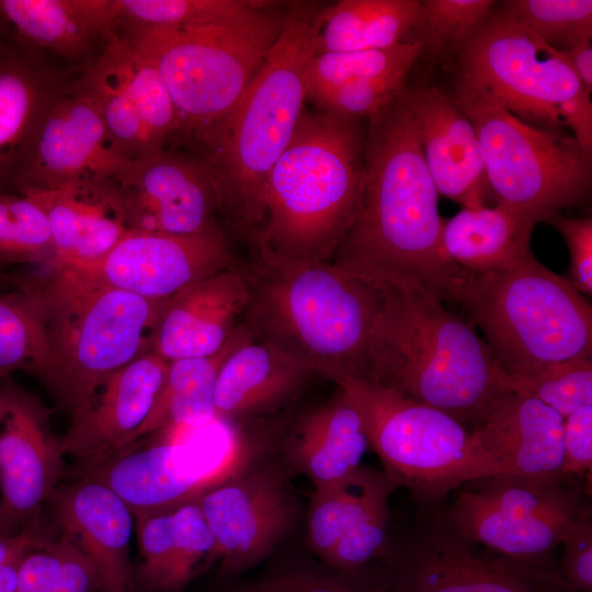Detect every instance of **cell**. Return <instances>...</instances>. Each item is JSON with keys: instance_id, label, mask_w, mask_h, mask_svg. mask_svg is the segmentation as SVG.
<instances>
[{"instance_id": "d6986e66", "label": "cell", "mask_w": 592, "mask_h": 592, "mask_svg": "<svg viewBox=\"0 0 592 592\" xmlns=\"http://www.w3.org/2000/svg\"><path fill=\"white\" fill-rule=\"evenodd\" d=\"M125 158L94 105L69 82L46 112L18 185L41 190L113 180Z\"/></svg>"}, {"instance_id": "4316f807", "label": "cell", "mask_w": 592, "mask_h": 592, "mask_svg": "<svg viewBox=\"0 0 592 592\" xmlns=\"http://www.w3.org/2000/svg\"><path fill=\"white\" fill-rule=\"evenodd\" d=\"M471 432L501 475L561 476L563 418L533 397L506 392Z\"/></svg>"}, {"instance_id": "bcb514c9", "label": "cell", "mask_w": 592, "mask_h": 592, "mask_svg": "<svg viewBox=\"0 0 592 592\" xmlns=\"http://www.w3.org/2000/svg\"><path fill=\"white\" fill-rule=\"evenodd\" d=\"M563 555L560 577L569 592H592L591 513L576 519L561 536Z\"/></svg>"}, {"instance_id": "603a6c76", "label": "cell", "mask_w": 592, "mask_h": 592, "mask_svg": "<svg viewBox=\"0 0 592 592\" xmlns=\"http://www.w3.org/2000/svg\"><path fill=\"white\" fill-rule=\"evenodd\" d=\"M409 98L437 193L464 208L485 207L494 195L478 134L467 114L453 94L436 87L409 88Z\"/></svg>"}, {"instance_id": "6f0895ef", "label": "cell", "mask_w": 592, "mask_h": 592, "mask_svg": "<svg viewBox=\"0 0 592 592\" xmlns=\"http://www.w3.org/2000/svg\"><path fill=\"white\" fill-rule=\"evenodd\" d=\"M7 377V375H4L3 373L0 372V379Z\"/></svg>"}, {"instance_id": "52a82bcc", "label": "cell", "mask_w": 592, "mask_h": 592, "mask_svg": "<svg viewBox=\"0 0 592 592\" xmlns=\"http://www.w3.org/2000/svg\"><path fill=\"white\" fill-rule=\"evenodd\" d=\"M451 301L482 330L505 374L591 356V305L532 252L483 272L463 269Z\"/></svg>"}, {"instance_id": "11a10c76", "label": "cell", "mask_w": 592, "mask_h": 592, "mask_svg": "<svg viewBox=\"0 0 592 592\" xmlns=\"http://www.w3.org/2000/svg\"><path fill=\"white\" fill-rule=\"evenodd\" d=\"M11 27L4 15L2 14L0 10V35L8 32V29Z\"/></svg>"}, {"instance_id": "f907efd6", "label": "cell", "mask_w": 592, "mask_h": 592, "mask_svg": "<svg viewBox=\"0 0 592 592\" xmlns=\"http://www.w3.org/2000/svg\"><path fill=\"white\" fill-rule=\"evenodd\" d=\"M47 540L32 528L14 535L0 536V568L25 556L29 551L43 546Z\"/></svg>"}, {"instance_id": "277c9868", "label": "cell", "mask_w": 592, "mask_h": 592, "mask_svg": "<svg viewBox=\"0 0 592 592\" xmlns=\"http://www.w3.org/2000/svg\"><path fill=\"white\" fill-rule=\"evenodd\" d=\"M248 303L242 322L334 384L366 377L368 339L380 291L331 262L301 261L263 249L242 261Z\"/></svg>"}, {"instance_id": "ba28073f", "label": "cell", "mask_w": 592, "mask_h": 592, "mask_svg": "<svg viewBox=\"0 0 592 592\" xmlns=\"http://www.w3.org/2000/svg\"><path fill=\"white\" fill-rule=\"evenodd\" d=\"M289 3L266 1L195 27L121 30L155 60L180 118L182 145L190 147L237 101L282 33Z\"/></svg>"}, {"instance_id": "4fadbf2b", "label": "cell", "mask_w": 592, "mask_h": 592, "mask_svg": "<svg viewBox=\"0 0 592 592\" xmlns=\"http://www.w3.org/2000/svg\"><path fill=\"white\" fill-rule=\"evenodd\" d=\"M569 478L493 475L469 481L445 520L469 544L546 565L569 524L590 513L579 492L566 485Z\"/></svg>"}, {"instance_id": "74e56055", "label": "cell", "mask_w": 592, "mask_h": 592, "mask_svg": "<svg viewBox=\"0 0 592 592\" xmlns=\"http://www.w3.org/2000/svg\"><path fill=\"white\" fill-rule=\"evenodd\" d=\"M501 12L557 49L591 41V0H510Z\"/></svg>"}, {"instance_id": "681fc988", "label": "cell", "mask_w": 592, "mask_h": 592, "mask_svg": "<svg viewBox=\"0 0 592 592\" xmlns=\"http://www.w3.org/2000/svg\"><path fill=\"white\" fill-rule=\"evenodd\" d=\"M66 544L67 538L61 535L29 551L20 562L14 592H47L59 572Z\"/></svg>"}, {"instance_id": "484cf974", "label": "cell", "mask_w": 592, "mask_h": 592, "mask_svg": "<svg viewBox=\"0 0 592 592\" xmlns=\"http://www.w3.org/2000/svg\"><path fill=\"white\" fill-rule=\"evenodd\" d=\"M318 377L310 366L252 338L237 346L218 371L215 417L237 425L241 420L275 413L296 400Z\"/></svg>"}, {"instance_id": "d4e9b609", "label": "cell", "mask_w": 592, "mask_h": 592, "mask_svg": "<svg viewBox=\"0 0 592 592\" xmlns=\"http://www.w3.org/2000/svg\"><path fill=\"white\" fill-rule=\"evenodd\" d=\"M242 261L168 299L151 351L168 362L217 353L242 321L248 303Z\"/></svg>"}, {"instance_id": "6da1fadb", "label": "cell", "mask_w": 592, "mask_h": 592, "mask_svg": "<svg viewBox=\"0 0 592 592\" xmlns=\"http://www.w3.org/2000/svg\"><path fill=\"white\" fill-rule=\"evenodd\" d=\"M443 220L405 86L367 116L357 214L330 262L377 289L418 285L451 300L463 269L444 253Z\"/></svg>"}, {"instance_id": "d590c367", "label": "cell", "mask_w": 592, "mask_h": 592, "mask_svg": "<svg viewBox=\"0 0 592 592\" xmlns=\"http://www.w3.org/2000/svg\"><path fill=\"white\" fill-rule=\"evenodd\" d=\"M52 366L50 349L37 307L22 288L0 284V372L16 369L42 383Z\"/></svg>"}, {"instance_id": "f6af8a7d", "label": "cell", "mask_w": 592, "mask_h": 592, "mask_svg": "<svg viewBox=\"0 0 592 592\" xmlns=\"http://www.w3.org/2000/svg\"><path fill=\"white\" fill-rule=\"evenodd\" d=\"M388 528V500H384L340 538L326 561L340 572L361 570L387 550Z\"/></svg>"}, {"instance_id": "b9f144b4", "label": "cell", "mask_w": 592, "mask_h": 592, "mask_svg": "<svg viewBox=\"0 0 592 592\" xmlns=\"http://www.w3.org/2000/svg\"><path fill=\"white\" fill-rule=\"evenodd\" d=\"M174 559L167 592L183 589L198 572L215 560V539L196 502L172 510Z\"/></svg>"}, {"instance_id": "c3c4849f", "label": "cell", "mask_w": 592, "mask_h": 592, "mask_svg": "<svg viewBox=\"0 0 592 592\" xmlns=\"http://www.w3.org/2000/svg\"><path fill=\"white\" fill-rule=\"evenodd\" d=\"M563 464L561 476H582L592 466V405L563 418Z\"/></svg>"}, {"instance_id": "ab89813d", "label": "cell", "mask_w": 592, "mask_h": 592, "mask_svg": "<svg viewBox=\"0 0 592 592\" xmlns=\"http://www.w3.org/2000/svg\"><path fill=\"white\" fill-rule=\"evenodd\" d=\"M55 262L50 230L44 212L21 194H0V265Z\"/></svg>"}, {"instance_id": "f546056e", "label": "cell", "mask_w": 592, "mask_h": 592, "mask_svg": "<svg viewBox=\"0 0 592 592\" xmlns=\"http://www.w3.org/2000/svg\"><path fill=\"white\" fill-rule=\"evenodd\" d=\"M368 447L362 417L339 387L329 400L297 419L287 437L286 453L291 464L316 488L351 476Z\"/></svg>"}, {"instance_id": "83f0119b", "label": "cell", "mask_w": 592, "mask_h": 592, "mask_svg": "<svg viewBox=\"0 0 592 592\" xmlns=\"http://www.w3.org/2000/svg\"><path fill=\"white\" fill-rule=\"evenodd\" d=\"M21 194L45 214L54 266L80 267L104 257L126 234L113 180L41 190L21 185Z\"/></svg>"}, {"instance_id": "e575fe53", "label": "cell", "mask_w": 592, "mask_h": 592, "mask_svg": "<svg viewBox=\"0 0 592 592\" xmlns=\"http://www.w3.org/2000/svg\"><path fill=\"white\" fill-rule=\"evenodd\" d=\"M423 53V45L411 39L386 49L316 55L305 73V101L339 87L406 79Z\"/></svg>"}, {"instance_id": "9f6ffc18", "label": "cell", "mask_w": 592, "mask_h": 592, "mask_svg": "<svg viewBox=\"0 0 592 592\" xmlns=\"http://www.w3.org/2000/svg\"><path fill=\"white\" fill-rule=\"evenodd\" d=\"M0 284H5V272L0 271Z\"/></svg>"}, {"instance_id": "cb8c5ba5", "label": "cell", "mask_w": 592, "mask_h": 592, "mask_svg": "<svg viewBox=\"0 0 592 592\" xmlns=\"http://www.w3.org/2000/svg\"><path fill=\"white\" fill-rule=\"evenodd\" d=\"M66 536L94 568L99 592H136L129 544L133 513L107 486L89 477L50 497Z\"/></svg>"}, {"instance_id": "8fae6325", "label": "cell", "mask_w": 592, "mask_h": 592, "mask_svg": "<svg viewBox=\"0 0 592 592\" xmlns=\"http://www.w3.org/2000/svg\"><path fill=\"white\" fill-rule=\"evenodd\" d=\"M453 96L476 128L497 203L535 226L587 202L592 153L573 136L527 124L458 88Z\"/></svg>"}, {"instance_id": "3957f363", "label": "cell", "mask_w": 592, "mask_h": 592, "mask_svg": "<svg viewBox=\"0 0 592 592\" xmlns=\"http://www.w3.org/2000/svg\"><path fill=\"white\" fill-rule=\"evenodd\" d=\"M379 291L364 378L478 426L509 392L486 341L421 286Z\"/></svg>"}, {"instance_id": "60d3db41", "label": "cell", "mask_w": 592, "mask_h": 592, "mask_svg": "<svg viewBox=\"0 0 592 592\" xmlns=\"http://www.w3.org/2000/svg\"><path fill=\"white\" fill-rule=\"evenodd\" d=\"M490 0L421 1L410 39L420 42L424 52H458L492 11Z\"/></svg>"}, {"instance_id": "8d00e7d4", "label": "cell", "mask_w": 592, "mask_h": 592, "mask_svg": "<svg viewBox=\"0 0 592 592\" xmlns=\"http://www.w3.org/2000/svg\"><path fill=\"white\" fill-rule=\"evenodd\" d=\"M115 29H183L218 22L264 0H112Z\"/></svg>"}, {"instance_id": "ac0fdd59", "label": "cell", "mask_w": 592, "mask_h": 592, "mask_svg": "<svg viewBox=\"0 0 592 592\" xmlns=\"http://www.w3.org/2000/svg\"><path fill=\"white\" fill-rule=\"evenodd\" d=\"M196 502L215 539L223 573L259 562L288 532L296 504L277 469L241 470L209 488Z\"/></svg>"}, {"instance_id": "7c38bea8", "label": "cell", "mask_w": 592, "mask_h": 592, "mask_svg": "<svg viewBox=\"0 0 592 592\" xmlns=\"http://www.w3.org/2000/svg\"><path fill=\"white\" fill-rule=\"evenodd\" d=\"M195 428L158 432L146 444L133 442L102 460L82 465L79 476L107 486L134 516L171 511L240 473L247 463L237 425L218 420L214 430L201 436L193 433Z\"/></svg>"}, {"instance_id": "f35d334b", "label": "cell", "mask_w": 592, "mask_h": 592, "mask_svg": "<svg viewBox=\"0 0 592 592\" xmlns=\"http://www.w3.org/2000/svg\"><path fill=\"white\" fill-rule=\"evenodd\" d=\"M503 387L509 392L533 397L566 418L592 405L591 356L570 358L528 373L504 374Z\"/></svg>"}, {"instance_id": "5b68a950", "label": "cell", "mask_w": 592, "mask_h": 592, "mask_svg": "<svg viewBox=\"0 0 592 592\" xmlns=\"http://www.w3.org/2000/svg\"><path fill=\"white\" fill-rule=\"evenodd\" d=\"M364 153L362 118L303 110L267 177L264 223L250 251L330 262L357 214Z\"/></svg>"}, {"instance_id": "f5cc1de1", "label": "cell", "mask_w": 592, "mask_h": 592, "mask_svg": "<svg viewBox=\"0 0 592 592\" xmlns=\"http://www.w3.org/2000/svg\"><path fill=\"white\" fill-rule=\"evenodd\" d=\"M22 558L16 559L0 568V592L15 591L18 584L19 567Z\"/></svg>"}, {"instance_id": "7dc6e473", "label": "cell", "mask_w": 592, "mask_h": 592, "mask_svg": "<svg viewBox=\"0 0 592 592\" xmlns=\"http://www.w3.org/2000/svg\"><path fill=\"white\" fill-rule=\"evenodd\" d=\"M546 223L565 239L570 253L569 283L585 295L592 294V217L571 218L557 214Z\"/></svg>"}, {"instance_id": "ffe728a7", "label": "cell", "mask_w": 592, "mask_h": 592, "mask_svg": "<svg viewBox=\"0 0 592 592\" xmlns=\"http://www.w3.org/2000/svg\"><path fill=\"white\" fill-rule=\"evenodd\" d=\"M4 378L0 379L1 506L15 522L29 519L50 499L64 474V453L52 432L49 409Z\"/></svg>"}, {"instance_id": "44dd1931", "label": "cell", "mask_w": 592, "mask_h": 592, "mask_svg": "<svg viewBox=\"0 0 592 592\" xmlns=\"http://www.w3.org/2000/svg\"><path fill=\"white\" fill-rule=\"evenodd\" d=\"M169 362L150 351L106 376L71 412L64 455L92 464L125 446L140 428L163 385Z\"/></svg>"}, {"instance_id": "9c48e42d", "label": "cell", "mask_w": 592, "mask_h": 592, "mask_svg": "<svg viewBox=\"0 0 592 592\" xmlns=\"http://www.w3.org/2000/svg\"><path fill=\"white\" fill-rule=\"evenodd\" d=\"M456 88L544 128L568 127L592 153V102L562 50L501 11H491L459 48Z\"/></svg>"}, {"instance_id": "9a60e30c", "label": "cell", "mask_w": 592, "mask_h": 592, "mask_svg": "<svg viewBox=\"0 0 592 592\" xmlns=\"http://www.w3.org/2000/svg\"><path fill=\"white\" fill-rule=\"evenodd\" d=\"M113 184L127 231L193 236L225 227L214 180L194 153L171 148L128 160Z\"/></svg>"}, {"instance_id": "7bdbcfd3", "label": "cell", "mask_w": 592, "mask_h": 592, "mask_svg": "<svg viewBox=\"0 0 592 592\" xmlns=\"http://www.w3.org/2000/svg\"><path fill=\"white\" fill-rule=\"evenodd\" d=\"M139 547L136 585L147 592H167L174 559L172 510L135 515Z\"/></svg>"}, {"instance_id": "f1b7e54d", "label": "cell", "mask_w": 592, "mask_h": 592, "mask_svg": "<svg viewBox=\"0 0 592 592\" xmlns=\"http://www.w3.org/2000/svg\"><path fill=\"white\" fill-rule=\"evenodd\" d=\"M0 10L27 45L82 66L115 32L112 0H0Z\"/></svg>"}, {"instance_id": "8992f818", "label": "cell", "mask_w": 592, "mask_h": 592, "mask_svg": "<svg viewBox=\"0 0 592 592\" xmlns=\"http://www.w3.org/2000/svg\"><path fill=\"white\" fill-rule=\"evenodd\" d=\"M7 282L37 307L52 355L43 384L70 412L106 376L151 351L167 303L114 288L70 266L7 273Z\"/></svg>"}, {"instance_id": "e0dca14e", "label": "cell", "mask_w": 592, "mask_h": 592, "mask_svg": "<svg viewBox=\"0 0 592 592\" xmlns=\"http://www.w3.org/2000/svg\"><path fill=\"white\" fill-rule=\"evenodd\" d=\"M447 523L437 522L408 545L390 576L394 592H566L560 572L474 551Z\"/></svg>"}, {"instance_id": "7a4b0ae2", "label": "cell", "mask_w": 592, "mask_h": 592, "mask_svg": "<svg viewBox=\"0 0 592 592\" xmlns=\"http://www.w3.org/2000/svg\"><path fill=\"white\" fill-rule=\"evenodd\" d=\"M323 2L291 1L277 41L231 107L190 148L209 171L220 216L251 247L264 223L267 177L286 148L305 103Z\"/></svg>"}, {"instance_id": "ee69618b", "label": "cell", "mask_w": 592, "mask_h": 592, "mask_svg": "<svg viewBox=\"0 0 592 592\" xmlns=\"http://www.w3.org/2000/svg\"><path fill=\"white\" fill-rule=\"evenodd\" d=\"M390 576L368 578L360 570L341 574H322L309 570L273 573L247 583L234 592H389Z\"/></svg>"}, {"instance_id": "2e32d148", "label": "cell", "mask_w": 592, "mask_h": 592, "mask_svg": "<svg viewBox=\"0 0 592 592\" xmlns=\"http://www.w3.org/2000/svg\"><path fill=\"white\" fill-rule=\"evenodd\" d=\"M241 261L225 227L193 236L128 230L104 257L73 269L114 288L168 300Z\"/></svg>"}, {"instance_id": "30bf717a", "label": "cell", "mask_w": 592, "mask_h": 592, "mask_svg": "<svg viewBox=\"0 0 592 592\" xmlns=\"http://www.w3.org/2000/svg\"><path fill=\"white\" fill-rule=\"evenodd\" d=\"M337 385L356 406L385 471L422 500L501 475L471 430L449 414L364 377L346 376Z\"/></svg>"}, {"instance_id": "836d02e7", "label": "cell", "mask_w": 592, "mask_h": 592, "mask_svg": "<svg viewBox=\"0 0 592 592\" xmlns=\"http://www.w3.org/2000/svg\"><path fill=\"white\" fill-rule=\"evenodd\" d=\"M398 487L385 470L363 465L345 479L316 487L308 517L312 549L326 560L340 538Z\"/></svg>"}, {"instance_id": "d6a6232c", "label": "cell", "mask_w": 592, "mask_h": 592, "mask_svg": "<svg viewBox=\"0 0 592 592\" xmlns=\"http://www.w3.org/2000/svg\"><path fill=\"white\" fill-rule=\"evenodd\" d=\"M420 4V0H341L326 4L316 55L386 49L411 41Z\"/></svg>"}, {"instance_id": "5bb4252c", "label": "cell", "mask_w": 592, "mask_h": 592, "mask_svg": "<svg viewBox=\"0 0 592 592\" xmlns=\"http://www.w3.org/2000/svg\"><path fill=\"white\" fill-rule=\"evenodd\" d=\"M69 86L96 109L121 153L135 160L181 145V123L155 60L115 30Z\"/></svg>"}, {"instance_id": "1f68e13d", "label": "cell", "mask_w": 592, "mask_h": 592, "mask_svg": "<svg viewBox=\"0 0 592 592\" xmlns=\"http://www.w3.org/2000/svg\"><path fill=\"white\" fill-rule=\"evenodd\" d=\"M534 227L499 203L493 207L463 208L443 220L442 247L459 267L483 272L531 252Z\"/></svg>"}, {"instance_id": "816d5d0a", "label": "cell", "mask_w": 592, "mask_h": 592, "mask_svg": "<svg viewBox=\"0 0 592 592\" xmlns=\"http://www.w3.org/2000/svg\"><path fill=\"white\" fill-rule=\"evenodd\" d=\"M561 50V49H560ZM585 90L592 92V46L591 41L562 50Z\"/></svg>"}, {"instance_id": "db71d44e", "label": "cell", "mask_w": 592, "mask_h": 592, "mask_svg": "<svg viewBox=\"0 0 592 592\" xmlns=\"http://www.w3.org/2000/svg\"><path fill=\"white\" fill-rule=\"evenodd\" d=\"M13 522L0 504V536L9 535V530Z\"/></svg>"}, {"instance_id": "4dcf8cb0", "label": "cell", "mask_w": 592, "mask_h": 592, "mask_svg": "<svg viewBox=\"0 0 592 592\" xmlns=\"http://www.w3.org/2000/svg\"><path fill=\"white\" fill-rule=\"evenodd\" d=\"M250 339L252 334L241 321L227 343L214 355L169 362L152 409L125 446L152 433L200 426L214 421V391L218 371L226 357Z\"/></svg>"}, {"instance_id": "7402d4cb", "label": "cell", "mask_w": 592, "mask_h": 592, "mask_svg": "<svg viewBox=\"0 0 592 592\" xmlns=\"http://www.w3.org/2000/svg\"><path fill=\"white\" fill-rule=\"evenodd\" d=\"M66 81L39 50L0 35V194H18L38 127Z\"/></svg>"}]
</instances>
